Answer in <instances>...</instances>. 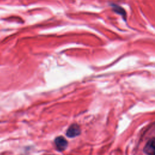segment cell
<instances>
[{
    "label": "cell",
    "instance_id": "7a4b0ae2",
    "mask_svg": "<svg viewBox=\"0 0 155 155\" xmlns=\"http://www.w3.org/2000/svg\"><path fill=\"white\" fill-rule=\"evenodd\" d=\"M55 143L57 149L61 151L65 150L68 145L67 140L62 136L57 137L55 140Z\"/></svg>",
    "mask_w": 155,
    "mask_h": 155
},
{
    "label": "cell",
    "instance_id": "6da1fadb",
    "mask_svg": "<svg viewBox=\"0 0 155 155\" xmlns=\"http://www.w3.org/2000/svg\"><path fill=\"white\" fill-rule=\"evenodd\" d=\"M81 133V129L78 125L74 124L71 125L67 130L66 134L69 137H75Z\"/></svg>",
    "mask_w": 155,
    "mask_h": 155
},
{
    "label": "cell",
    "instance_id": "3957f363",
    "mask_svg": "<svg viewBox=\"0 0 155 155\" xmlns=\"http://www.w3.org/2000/svg\"><path fill=\"white\" fill-rule=\"evenodd\" d=\"M145 153L148 155H153L154 153V139H150L145 145L144 148Z\"/></svg>",
    "mask_w": 155,
    "mask_h": 155
}]
</instances>
